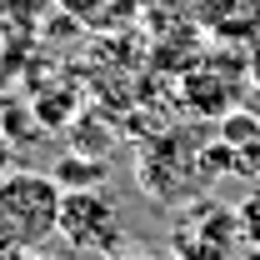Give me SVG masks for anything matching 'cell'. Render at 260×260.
Segmentation results:
<instances>
[{
  "mask_svg": "<svg viewBox=\"0 0 260 260\" xmlns=\"http://www.w3.org/2000/svg\"><path fill=\"white\" fill-rule=\"evenodd\" d=\"M245 90H255L250 85V45L195 55L180 75V105L200 120H225L230 110H240Z\"/></svg>",
  "mask_w": 260,
  "mask_h": 260,
  "instance_id": "7a4b0ae2",
  "label": "cell"
},
{
  "mask_svg": "<svg viewBox=\"0 0 260 260\" xmlns=\"http://www.w3.org/2000/svg\"><path fill=\"white\" fill-rule=\"evenodd\" d=\"M70 20H80V25H120L115 15L125 10L130 0H55Z\"/></svg>",
  "mask_w": 260,
  "mask_h": 260,
  "instance_id": "8992f818",
  "label": "cell"
},
{
  "mask_svg": "<svg viewBox=\"0 0 260 260\" xmlns=\"http://www.w3.org/2000/svg\"><path fill=\"white\" fill-rule=\"evenodd\" d=\"M0 260H25V250H20V245H10V240L0 235Z\"/></svg>",
  "mask_w": 260,
  "mask_h": 260,
  "instance_id": "8fae6325",
  "label": "cell"
},
{
  "mask_svg": "<svg viewBox=\"0 0 260 260\" xmlns=\"http://www.w3.org/2000/svg\"><path fill=\"white\" fill-rule=\"evenodd\" d=\"M250 85H255V90H260V40H255V45H250Z\"/></svg>",
  "mask_w": 260,
  "mask_h": 260,
  "instance_id": "30bf717a",
  "label": "cell"
},
{
  "mask_svg": "<svg viewBox=\"0 0 260 260\" xmlns=\"http://www.w3.org/2000/svg\"><path fill=\"white\" fill-rule=\"evenodd\" d=\"M105 260H175L165 250H125V255H105Z\"/></svg>",
  "mask_w": 260,
  "mask_h": 260,
  "instance_id": "9c48e42d",
  "label": "cell"
},
{
  "mask_svg": "<svg viewBox=\"0 0 260 260\" xmlns=\"http://www.w3.org/2000/svg\"><path fill=\"white\" fill-rule=\"evenodd\" d=\"M240 220L225 205H195L190 215H180L175 225V260H235Z\"/></svg>",
  "mask_w": 260,
  "mask_h": 260,
  "instance_id": "277c9868",
  "label": "cell"
},
{
  "mask_svg": "<svg viewBox=\"0 0 260 260\" xmlns=\"http://www.w3.org/2000/svg\"><path fill=\"white\" fill-rule=\"evenodd\" d=\"M10 170V140H5V130H0V175Z\"/></svg>",
  "mask_w": 260,
  "mask_h": 260,
  "instance_id": "7c38bea8",
  "label": "cell"
},
{
  "mask_svg": "<svg viewBox=\"0 0 260 260\" xmlns=\"http://www.w3.org/2000/svg\"><path fill=\"white\" fill-rule=\"evenodd\" d=\"M60 235L75 245V250H85V255H115V245H120V210H115V200L110 195H100L95 185H85V190H65V205H60Z\"/></svg>",
  "mask_w": 260,
  "mask_h": 260,
  "instance_id": "3957f363",
  "label": "cell"
},
{
  "mask_svg": "<svg viewBox=\"0 0 260 260\" xmlns=\"http://www.w3.org/2000/svg\"><path fill=\"white\" fill-rule=\"evenodd\" d=\"M100 175H105V165H100V160H60V170H55V180H60L65 190L100 185Z\"/></svg>",
  "mask_w": 260,
  "mask_h": 260,
  "instance_id": "52a82bcc",
  "label": "cell"
},
{
  "mask_svg": "<svg viewBox=\"0 0 260 260\" xmlns=\"http://www.w3.org/2000/svg\"><path fill=\"white\" fill-rule=\"evenodd\" d=\"M235 220H240V240L260 250V190H250L240 205H235Z\"/></svg>",
  "mask_w": 260,
  "mask_h": 260,
  "instance_id": "ba28073f",
  "label": "cell"
},
{
  "mask_svg": "<svg viewBox=\"0 0 260 260\" xmlns=\"http://www.w3.org/2000/svg\"><path fill=\"white\" fill-rule=\"evenodd\" d=\"M65 185L45 170H5L0 175V235L20 250H40L60 235Z\"/></svg>",
  "mask_w": 260,
  "mask_h": 260,
  "instance_id": "6da1fadb",
  "label": "cell"
},
{
  "mask_svg": "<svg viewBox=\"0 0 260 260\" xmlns=\"http://www.w3.org/2000/svg\"><path fill=\"white\" fill-rule=\"evenodd\" d=\"M25 260H55V255H45V250H25Z\"/></svg>",
  "mask_w": 260,
  "mask_h": 260,
  "instance_id": "4fadbf2b",
  "label": "cell"
},
{
  "mask_svg": "<svg viewBox=\"0 0 260 260\" xmlns=\"http://www.w3.org/2000/svg\"><path fill=\"white\" fill-rule=\"evenodd\" d=\"M195 25L225 45L260 40V0H195Z\"/></svg>",
  "mask_w": 260,
  "mask_h": 260,
  "instance_id": "5b68a950",
  "label": "cell"
}]
</instances>
